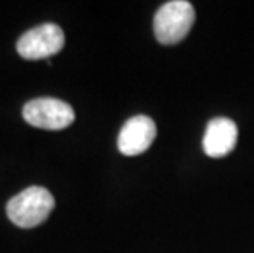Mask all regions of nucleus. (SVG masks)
Wrapping results in <instances>:
<instances>
[{
    "mask_svg": "<svg viewBox=\"0 0 254 253\" xmlns=\"http://www.w3.org/2000/svg\"><path fill=\"white\" fill-rule=\"evenodd\" d=\"M55 206V197L50 191L40 186H31L10 199L7 215L17 227L33 229L46 222Z\"/></svg>",
    "mask_w": 254,
    "mask_h": 253,
    "instance_id": "nucleus-1",
    "label": "nucleus"
},
{
    "mask_svg": "<svg viewBox=\"0 0 254 253\" xmlns=\"http://www.w3.org/2000/svg\"><path fill=\"white\" fill-rule=\"evenodd\" d=\"M195 12L190 2L172 0L164 3L154 15V35L163 45H176L190 31Z\"/></svg>",
    "mask_w": 254,
    "mask_h": 253,
    "instance_id": "nucleus-2",
    "label": "nucleus"
},
{
    "mask_svg": "<svg viewBox=\"0 0 254 253\" xmlns=\"http://www.w3.org/2000/svg\"><path fill=\"white\" fill-rule=\"evenodd\" d=\"M23 118L28 125L43 130H63L71 125L75 115L67 102L53 97H40L26 102Z\"/></svg>",
    "mask_w": 254,
    "mask_h": 253,
    "instance_id": "nucleus-3",
    "label": "nucleus"
},
{
    "mask_svg": "<svg viewBox=\"0 0 254 253\" xmlns=\"http://www.w3.org/2000/svg\"><path fill=\"white\" fill-rule=\"evenodd\" d=\"M64 46V31L56 23H43L28 30L17 41V51L23 59L38 61L58 55Z\"/></svg>",
    "mask_w": 254,
    "mask_h": 253,
    "instance_id": "nucleus-4",
    "label": "nucleus"
},
{
    "mask_svg": "<svg viewBox=\"0 0 254 253\" xmlns=\"http://www.w3.org/2000/svg\"><path fill=\"white\" fill-rule=\"evenodd\" d=\"M156 138L154 120L148 115H134L122 127L118 135V150L127 156L141 155Z\"/></svg>",
    "mask_w": 254,
    "mask_h": 253,
    "instance_id": "nucleus-5",
    "label": "nucleus"
},
{
    "mask_svg": "<svg viewBox=\"0 0 254 253\" xmlns=\"http://www.w3.org/2000/svg\"><path fill=\"white\" fill-rule=\"evenodd\" d=\"M238 142V127L231 118L217 117L208 122L203 135V152L210 158H223L233 152Z\"/></svg>",
    "mask_w": 254,
    "mask_h": 253,
    "instance_id": "nucleus-6",
    "label": "nucleus"
}]
</instances>
